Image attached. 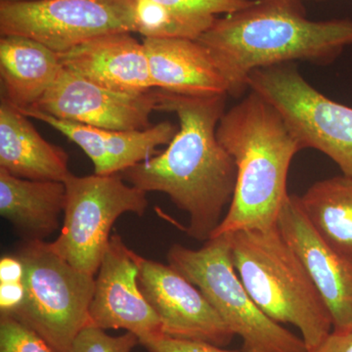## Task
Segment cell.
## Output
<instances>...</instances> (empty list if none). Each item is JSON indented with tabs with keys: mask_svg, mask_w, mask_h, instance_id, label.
<instances>
[{
	"mask_svg": "<svg viewBox=\"0 0 352 352\" xmlns=\"http://www.w3.org/2000/svg\"><path fill=\"white\" fill-rule=\"evenodd\" d=\"M138 344V336L131 332L113 337L105 330L87 325L76 336L69 352H131Z\"/></svg>",
	"mask_w": 352,
	"mask_h": 352,
	"instance_id": "obj_23",
	"label": "cell"
},
{
	"mask_svg": "<svg viewBox=\"0 0 352 352\" xmlns=\"http://www.w3.org/2000/svg\"><path fill=\"white\" fill-rule=\"evenodd\" d=\"M69 156L47 142L29 118L6 99L0 103V168L30 180L64 182Z\"/></svg>",
	"mask_w": 352,
	"mask_h": 352,
	"instance_id": "obj_17",
	"label": "cell"
},
{
	"mask_svg": "<svg viewBox=\"0 0 352 352\" xmlns=\"http://www.w3.org/2000/svg\"><path fill=\"white\" fill-rule=\"evenodd\" d=\"M59 54L34 39L8 34L0 38L2 98L19 110L32 108L56 80Z\"/></svg>",
	"mask_w": 352,
	"mask_h": 352,
	"instance_id": "obj_18",
	"label": "cell"
},
{
	"mask_svg": "<svg viewBox=\"0 0 352 352\" xmlns=\"http://www.w3.org/2000/svg\"><path fill=\"white\" fill-rule=\"evenodd\" d=\"M66 203L61 233L51 249L85 274L98 272L110 242L111 229L120 215L142 217L147 193L127 185L122 175L76 176L65 179Z\"/></svg>",
	"mask_w": 352,
	"mask_h": 352,
	"instance_id": "obj_7",
	"label": "cell"
},
{
	"mask_svg": "<svg viewBox=\"0 0 352 352\" xmlns=\"http://www.w3.org/2000/svg\"><path fill=\"white\" fill-rule=\"evenodd\" d=\"M0 280L1 282L24 281V266L17 256L1 258Z\"/></svg>",
	"mask_w": 352,
	"mask_h": 352,
	"instance_id": "obj_28",
	"label": "cell"
},
{
	"mask_svg": "<svg viewBox=\"0 0 352 352\" xmlns=\"http://www.w3.org/2000/svg\"><path fill=\"white\" fill-rule=\"evenodd\" d=\"M173 10L196 15L231 14L251 6L256 0H153Z\"/></svg>",
	"mask_w": 352,
	"mask_h": 352,
	"instance_id": "obj_24",
	"label": "cell"
},
{
	"mask_svg": "<svg viewBox=\"0 0 352 352\" xmlns=\"http://www.w3.org/2000/svg\"><path fill=\"white\" fill-rule=\"evenodd\" d=\"M157 111L175 113L179 126L164 152L122 173L131 185L166 194L189 215L186 232L208 241L235 191L237 168L217 138L227 95L188 96L155 90Z\"/></svg>",
	"mask_w": 352,
	"mask_h": 352,
	"instance_id": "obj_1",
	"label": "cell"
},
{
	"mask_svg": "<svg viewBox=\"0 0 352 352\" xmlns=\"http://www.w3.org/2000/svg\"><path fill=\"white\" fill-rule=\"evenodd\" d=\"M20 111L76 143L91 160L97 175H118L150 159L157 154V147L170 144L178 131V126L170 122H160L143 131H111L59 120L34 109Z\"/></svg>",
	"mask_w": 352,
	"mask_h": 352,
	"instance_id": "obj_14",
	"label": "cell"
},
{
	"mask_svg": "<svg viewBox=\"0 0 352 352\" xmlns=\"http://www.w3.org/2000/svg\"><path fill=\"white\" fill-rule=\"evenodd\" d=\"M134 256L139 288L161 320L164 335L221 347L232 342L235 335L195 285L170 264Z\"/></svg>",
	"mask_w": 352,
	"mask_h": 352,
	"instance_id": "obj_10",
	"label": "cell"
},
{
	"mask_svg": "<svg viewBox=\"0 0 352 352\" xmlns=\"http://www.w3.org/2000/svg\"><path fill=\"white\" fill-rule=\"evenodd\" d=\"M300 201L326 244L352 261V178L342 175L317 182Z\"/></svg>",
	"mask_w": 352,
	"mask_h": 352,
	"instance_id": "obj_20",
	"label": "cell"
},
{
	"mask_svg": "<svg viewBox=\"0 0 352 352\" xmlns=\"http://www.w3.org/2000/svg\"><path fill=\"white\" fill-rule=\"evenodd\" d=\"M171 267L207 298L234 335L243 352H307L302 338L273 321L256 305L241 281L226 236L210 238L198 250L175 244L168 250Z\"/></svg>",
	"mask_w": 352,
	"mask_h": 352,
	"instance_id": "obj_5",
	"label": "cell"
},
{
	"mask_svg": "<svg viewBox=\"0 0 352 352\" xmlns=\"http://www.w3.org/2000/svg\"><path fill=\"white\" fill-rule=\"evenodd\" d=\"M276 224L328 307L333 330L352 329V261L322 239L303 212L300 196L289 194Z\"/></svg>",
	"mask_w": 352,
	"mask_h": 352,
	"instance_id": "obj_13",
	"label": "cell"
},
{
	"mask_svg": "<svg viewBox=\"0 0 352 352\" xmlns=\"http://www.w3.org/2000/svg\"><path fill=\"white\" fill-rule=\"evenodd\" d=\"M17 256L24 266L25 296L11 316L57 352H69L76 336L89 324L94 276L76 270L43 241H27Z\"/></svg>",
	"mask_w": 352,
	"mask_h": 352,
	"instance_id": "obj_6",
	"label": "cell"
},
{
	"mask_svg": "<svg viewBox=\"0 0 352 352\" xmlns=\"http://www.w3.org/2000/svg\"><path fill=\"white\" fill-rule=\"evenodd\" d=\"M133 6L136 32L144 38L197 41L217 18L180 12L153 0H133Z\"/></svg>",
	"mask_w": 352,
	"mask_h": 352,
	"instance_id": "obj_21",
	"label": "cell"
},
{
	"mask_svg": "<svg viewBox=\"0 0 352 352\" xmlns=\"http://www.w3.org/2000/svg\"><path fill=\"white\" fill-rule=\"evenodd\" d=\"M214 59L228 95L239 97L254 69L296 60L326 64L352 45V20L307 19L298 0H256L197 39Z\"/></svg>",
	"mask_w": 352,
	"mask_h": 352,
	"instance_id": "obj_2",
	"label": "cell"
},
{
	"mask_svg": "<svg viewBox=\"0 0 352 352\" xmlns=\"http://www.w3.org/2000/svg\"><path fill=\"white\" fill-rule=\"evenodd\" d=\"M248 88L271 104L298 139L330 157L352 178V108L315 89L293 63L254 69Z\"/></svg>",
	"mask_w": 352,
	"mask_h": 352,
	"instance_id": "obj_8",
	"label": "cell"
},
{
	"mask_svg": "<svg viewBox=\"0 0 352 352\" xmlns=\"http://www.w3.org/2000/svg\"><path fill=\"white\" fill-rule=\"evenodd\" d=\"M1 314L12 315L22 305L25 296L24 281L1 282L0 286Z\"/></svg>",
	"mask_w": 352,
	"mask_h": 352,
	"instance_id": "obj_26",
	"label": "cell"
},
{
	"mask_svg": "<svg viewBox=\"0 0 352 352\" xmlns=\"http://www.w3.org/2000/svg\"><path fill=\"white\" fill-rule=\"evenodd\" d=\"M41 1V0H0V2H6V3H19V2H34Z\"/></svg>",
	"mask_w": 352,
	"mask_h": 352,
	"instance_id": "obj_29",
	"label": "cell"
},
{
	"mask_svg": "<svg viewBox=\"0 0 352 352\" xmlns=\"http://www.w3.org/2000/svg\"><path fill=\"white\" fill-rule=\"evenodd\" d=\"M220 144L237 168L232 201L212 237L276 226L294 157L303 150L281 113L251 91L222 116Z\"/></svg>",
	"mask_w": 352,
	"mask_h": 352,
	"instance_id": "obj_3",
	"label": "cell"
},
{
	"mask_svg": "<svg viewBox=\"0 0 352 352\" xmlns=\"http://www.w3.org/2000/svg\"><path fill=\"white\" fill-rule=\"evenodd\" d=\"M143 44L157 89L188 96L228 95L226 80L198 41L144 38Z\"/></svg>",
	"mask_w": 352,
	"mask_h": 352,
	"instance_id": "obj_16",
	"label": "cell"
},
{
	"mask_svg": "<svg viewBox=\"0 0 352 352\" xmlns=\"http://www.w3.org/2000/svg\"><path fill=\"white\" fill-rule=\"evenodd\" d=\"M65 203L64 182L24 179L0 168V214L28 241L57 230Z\"/></svg>",
	"mask_w": 352,
	"mask_h": 352,
	"instance_id": "obj_19",
	"label": "cell"
},
{
	"mask_svg": "<svg viewBox=\"0 0 352 352\" xmlns=\"http://www.w3.org/2000/svg\"><path fill=\"white\" fill-rule=\"evenodd\" d=\"M140 344L149 352H232L207 342L175 339L166 335L140 340Z\"/></svg>",
	"mask_w": 352,
	"mask_h": 352,
	"instance_id": "obj_25",
	"label": "cell"
},
{
	"mask_svg": "<svg viewBox=\"0 0 352 352\" xmlns=\"http://www.w3.org/2000/svg\"><path fill=\"white\" fill-rule=\"evenodd\" d=\"M135 252L119 235L111 236L102 258L89 307V324L102 330H126L140 340L164 335L162 322L138 285Z\"/></svg>",
	"mask_w": 352,
	"mask_h": 352,
	"instance_id": "obj_12",
	"label": "cell"
},
{
	"mask_svg": "<svg viewBox=\"0 0 352 352\" xmlns=\"http://www.w3.org/2000/svg\"><path fill=\"white\" fill-rule=\"evenodd\" d=\"M117 32H136L133 0L0 2L1 36H25L58 54Z\"/></svg>",
	"mask_w": 352,
	"mask_h": 352,
	"instance_id": "obj_9",
	"label": "cell"
},
{
	"mask_svg": "<svg viewBox=\"0 0 352 352\" xmlns=\"http://www.w3.org/2000/svg\"><path fill=\"white\" fill-rule=\"evenodd\" d=\"M0 352H57L31 328L11 315L0 318Z\"/></svg>",
	"mask_w": 352,
	"mask_h": 352,
	"instance_id": "obj_22",
	"label": "cell"
},
{
	"mask_svg": "<svg viewBox=\"0 0 352 352\" xmlns=\"http://www.w3.org/2000/svg\"><path fill=\"white\" fill-rule=\"evenodd\" d=\"M226 236L236 272L273 321L295 326L307 351L333 331L328 307L302 261L276 226Z\"/></svg>",
	"mask_w": 352,
	"mask_h": 352,
	"instance_id": "obj_4",
	"label": "cell"
},
{
	"mask_svg": "<svg viewBox=\"0 0 352 352\" xmlns=\"http://www.w3.org/2000/svg\"><path fill=\"white\" fill-rule=\"evenodd\" d=\"M307 352H352V329L333 330L318 346Z\"/></svg>",
	"mask_w": 352,
	"mask_h": 352,
	"instance_id": "obj_27",
	"label": "cell"
},
{
	"mask_svg": "<svg viewBox=\"0 0 352 352\" xmlns=\"http://www.w3.org/2000/svg\"><path fill=\"white\" fill-rule=\"evenodd\" d=\"M131 32L89 39L59 54L62 66L109 89L144 94L154 89L144 44Z\"/></svg>",
	"mask_w": 352,
	"mask_h": 352,
	"instance_id": "obj_15",
	"label": "cell"
},
{
	"mask_svg": "<svg viewBox=\"0 0 352 352\" xmlns=\"http://www.w3.org/2000/svg\"><path fill=\"white\" fill-rule=\"evenodd\" d=\"M67 122L111 131H143L157 111L154 89L129 94L89 82L64 67L48 91L32 108Z\"/></svg>",
	"mask_w": 352,
	"mask_h": 352,
	"instance_id": "obj_11",
	"label": "cell"
}]
</instances>
